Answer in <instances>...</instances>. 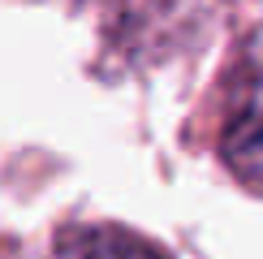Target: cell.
Instances as JSON below:
<instances>
[{"label": "cell", "mask_w": 263, "mask_h": 259, "mask_svg": "<svg viewBox=\"0 0 263 259\" xmlns=\"http://www.w3.org/2000/svg\"><path fill=\"white\" fill-rule=\"evenodd\" d=\"M220 156L237 181L263 194V30H255L229 65Z\"/></svg>", "instance_id": "obj_1"}, {"label": "cell", "mask_w": 263, "mask_h": 259, "mask_svg": "<svg viewBox=\"0 0 263 259\" xmlns=\"http://www.w3.org/2000/svg\"><path fill=\"white\" fill-rule=\"evenodd\" d=\"M48 259H168L164 251L147 242V237L129 229H73L57 242Z\"/></svg>", "instance_id": "obj_2"}]
</instances>
